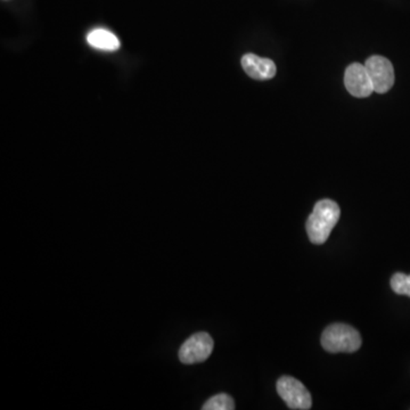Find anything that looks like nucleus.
Returning a JSON list of instances; mask_svg holds the SVG:
<instances>
[{"mask_svg":"<svg viewBox=\"0 0 410 410\" xmlns=\"http://www.w3.org/2000/svg\"><path fill=\"white\" fill-rule=\"evenodd\" d=\"M340 216V206L332 199H322L317 202L305 225L311 243L324 244L336 226Z\"/></svg>","mask_w":410,"mask_h":410,"instance_id":"f257e3e1","label":"nucleus"},{"mask_svg":"<svg viewBox=\"0 0 410 410\" xmlns=\"http://www.w3.org/2000/svg\"><path fill=\"white\" fill-rule=\"evenodd\" d=\"M203 410H232L235 409V402L226 393L214 395L209 399L202 407Z\"/></svg>","mask_w":410,"mask_h":410,"instance_id":"1a4fd4ad","label":"nucleus"},{"mask_svg":"<svg viewBox=\"0 0 410 410\" xmlns=\"http://www.w3.org/2000/svg\"><path fill=\"white\" fill-rule=\"evenodd\" d=\"M213 340L205 332L197 333L187 338L179 350V359L183 364L193 365L203 362L211 356Z\"/></svg>","mask_w":410,"mask_h":410,"instance_id":"20e7f679","label":"nucleus"},{"mask_svg":"<svg viewBox=\"0 0 410 410\" xmlns=\"http://www.w3.org/2000/svg\"><path fill=\"white\" fill-rule=\"evenodd\" d=\"M277 392L291 409L308 410L312 398L307 388L294 377L283 376L277 381Z\"/></svg>","mask_w":410,"mask_h":410,"instance_id":"7ed1b4c3","label":"nucleus"},{"mask_svg":"<svg viewBox=\"0 0 410 410\" xmlns=\"http://www.w3.org/2000/svg\"><path fill=\"white\" fill-rule=\"evenodd\" d=\"M362 344L360 333L347 324H333L322 335V345L331 353L356 352Z\"/></svg>","mask_w":410,"mask_h":410,"instance_id":"f03ea898","label":"nucleus"},{"mask_svg":"<svg viewBox=\"0 0 410 410\" xmlns=\"http://www.w3.org/2000/svg\"><path fill=\"white\" fill-rule=\"evenodd\" d=\"M391 289L399 296H407L410 298V275L397 272L391 278Z\"/></svg>","mask_w":410,"mask_h":410,"instance_id":"9d476101","label":"nucleus"},{"mask_svg":"<svg viewBox=\"0 0 410 410\" xmlns=\"http://www.w3.org/2000/svg\"><path fill=\"white\" fill-rule=\"evenodd\" d=\"M344 85L352 96L365 98L374 93L371 77L365 65L353 63L345 70Z\"/></svg>","mask_w":410,"mask_h":410,"instance_id":"423d86ee","label":"nucleus"},{"mask_svg":"<svg viewBox=\"0 0 410 410\" xmlns=\"http://www.w3.org/2000/svg\"><path fill=\"white\" fill-rule=\"evenodd\" d=\"M367 69L374 91L378 94H385L395 85V70L388 58L383 56H371L366 60Z\"/></svg>","mask_w":410,"mask_h":410,"instance_id":"39448f33","label":"nucleus"},{"mask_svg":"<svg viewBox=\"0 0 410 410\" xmlns=\"http://www.w3.org/2000/svg\"><path fill=\"white\" fill-rule=\"evenodd\" d=\"M87 41L91 47L100 51H114L120 48V41L114 34L104 29H96L87 36Z\"/></svg>","mask_w":410,"mask_h":410,"instance_id":"6e6552de","label":"nucleus"},{"mask_svg":"<svg viewBox=\"0 0 410 410\" xmlns=\"http://www.w3.org/2000/svg\"><path fill=\"white\" fill-rule=\"evenodd\" d=\"M241 62L246 74L254 80H269L276 76V64L269 58L246 54L242 58Z\"/></svg>","mask_w":410,"mask_h":410,"instance_id":"0eeeda50","label":"nucleus"}]
</instances>
